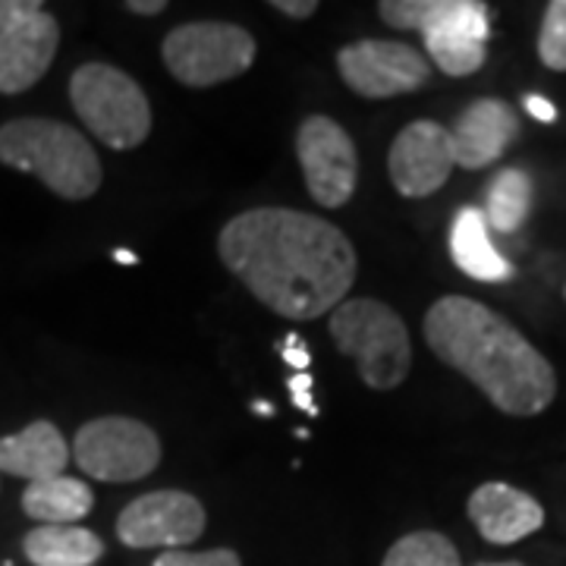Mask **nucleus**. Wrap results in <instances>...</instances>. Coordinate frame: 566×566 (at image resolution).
Masks as SVG:
<instances>
[{
	"instance_id": "obj_21",
	"label": "nucleus",
	"mask_w": 566,
	"mask_h": 566,
	"mask_svg": "<svg viewBox=\"0 0 566 566\" xmlns=\"http://www.w3.org/2000/svg\"><path fill=\"white\" fill-rule=\"evenodd\" d=\"M381 566H463V560L441 532H412L390 545Z\"/></svg>"
},
{
	"instance_id": "obj_31",
	"label": "nucleus",
	"mask_w": 566,
	"mask_h": 566,
	"mask_svg": "<svg viewBox=\"0 0 566 566\" xmlns=\"http://www.w3.org/2000/svg\"><path fill=\"white\" fill-rule=\"evenodd\" d=\"M255 412H262V416H271L274 409H271V403H255Z\"/></svg>"
},
{
	"instance_id": "obj_23",
	"label": "nucleus",
	"mask_w": 566,
	"mask_h": 566,
	"mask_svg": "<svg viewBox=\"0 0 566 566\" xmlns=\"http://www.w3.org/2000/svg\"><path fill=\"white\" fill-rule=\"evenodd\" d=\"M155 566H243L240 554L230 547H214V551H164Z\"/></svg>"
},
{
	"instance_id": "obj_26",
	"label": "nucleus",
	"mask_w": 566,
	"mask_h": 566,
	"mask_svg": "<svg viewBox=\"0 0 566 566\" xmlns=\"http://www.w3.org/2000/svg\"><path fill=\"white\" fill-rule=\"evenodd\" d=\"M271 7L281 10L283 17H290V20H308L312 13H318L315 0H274Z\"/></svg>"
},
{
	"instance_id": "obj_2",
	"label": "nucleus",
	"mask_w": 566,
	"mask_h": 566,
	"mask_svg": "<svg viewBox=\"0 0 566 566\" xmlns=\"http://www.w3.org/2000/svg\"><path fill=\"white\" fill-rule=\"evenodd\" d=\"M424 344L504 416H538L557 397L554 365L504 315L469 296H441L428 308Z\"/></svg>"
},
{
	"instance_id": "obj_15",
	"label": "nucleus",
	"mask_w": 566,
	"mask_h": 566,
	"mask_svg": "<svg viewBox=\"0 0 566 566\" xmlns=\"http://www.w3.org/2000/svg\"><path fill=\"white\" fill-rule=\"evenodd\" d=\"M469 520L479 528V535L491 545H516L526 535L545 526V510L542 504L504 482H488L479 485L469 497Z\"/></svg>"
},
{
	"instance_id": "obj_32",
	"label": "nucleus",
	"mask_w": 566,
	"mask_h": 566,
	"mask_svg": "<svg viewBox=\"0 0 566 566\" xmlns=\"http://www.w3.org/2000/svg\"><path fill=\"white\" fill-rule=\"evenodd\" d=\"M501 566H523V564H501Z\"/></svg>"
},
{
	"instance_id": "obj_27",
	"label": "nucleus",
	"mask_w": 566,
	"mask_h": 566,
	"mask_svg": "<svg viewBox=\"0 0 566 566\" xmlns=\"http://www.w3.org/2000/svg\"><path fill=\"white\" fill-rule=\"evenodd\" d=\"M283 359H286V365H293V368H300V371H305L308 368V353H305L303 340L296 337V334H290V337H283V346H281Z\"/></svg>"
},
{
	"instance_id": "obj_13",
	"label": "nucleus",
	"mask_w": 566,
	"mask_h": 566,
	"mask_svg": "<svg viewBox=\"0 0 566 566\" xmlns=\"http://www.w3.org/2000/svg\"><path fill=\"white\" fill-rule=\"evenodd\" d=\"M61 25L51 13H32L0 32V95H20L51 70Z\"/></svg>"
},
{
	"instance_id": "obj_16",
	"label": "nucleus",
	"mask_w": 566,
	"mask_h": 566,
	"mask_svg": "<svg viewBox=\"0 0 566 566\" xmlns=\"http://www.w3.org/2000/svg\"><path fill=\"white\" fill-rule=\"evenodd\" d=\"M70 463V447L63 441L61 428L48 419L25 424L20 434L0 438V472L44 482V479H57Z\"/></svg>"
},
{
	"instance_id": "obj_4",
	"label": "nucleus",
	"mask_w": 566,
	"mask_h": 566,
	"mask_svg": "<svg viewBox=\"0 0 566 566\" xmlns=\"http://www.w3.org/2000/svg\"><path fill=\"white\" fill-rule=\"evenodd\" d=\"M378 13L390 29L422 32L428 63L444 76H472L485 66L491 17L482 0H381Z\"/></svg>"
},
{
	"instance_id": "obj_22",
	"label": "nucleus",
	"mask_w": 566,
	"mask_h": 566,
	"mask_svg": "<svg viewBox=\"0 0 566 566\" xmlns=\"http://www.w3.org/2000/svg\"><path fill=\"white\" fill-rule=\"evenodd\" d=\"M538 57L547 70L566 73V0H551L538 29Z\"/></svg>"
},
{
	"instance_id": "obj_11",
	"label": "nucleus",
	"mask_w": 566,
	"mask_h": 566,
	"mask_svg": "<svg viewBox=\"0 0 566 566\" xmlns=\"http://www.w3.org/2000/svg\"><path fill=\"white\" fill-rule=\"evenodd\" d=\"M205 532V506L189 491H151L129 506L117 520V538L126 547H164L186 551Z\"/></svg>"
},
{
	"instance_id": "obj_25",
	"label": "nucleus",
	"mask_w": 566,
	"mask_h": 566,
	"mask_svg": "<svg viewBox=\"0 0 566 566\" xmlns=\"http://www.w3.org/2000/svg\"><path fill=\"white\" fill-rule=\"evenodd\" d=\"M312 375L308 371H300L296 378H290V390H293V403L300 406V409H305L308 416H318V406H315V400L308 397V390H312Z\"/></svg>"
},
{
	"instance_id": "obj_7",
	"label": "nucleus",
	"mask_w": 566,
	"mask_h": 566,
	"mask_svg": "<svg viewBox=\"0 0 566 566\" xmlns=\"http://www.w3.org/2000/svg\"><path fill=\"white\" fill-rule=\"evenodd\" d=\"M255 39L233 22H186L167 32L161 57L167 73L189 88H211L243 76L255 61Z\"/></svg>"
},
{
	"instance_id": "obj_17",
	"label": "nucleus",
	"mask_w": 566,
	"mask_h": 566,
	"mask_svg": "<svg viewBox=\"0 0 566 566\" xmlns=\"http://www.w3.org/2000/svg\"><path fill=\"white\" fill-rule=\"evenodd\" d=\"M450 255L457 268L469 274L472 281L497 283L513 274V268L504 262V255L491 245L488 221L479 208H463L453 227H450Z\"/></svg>"
},
{
	"instance_id": "obj_9",
	"label": "nucleus",
	"mask_w": 566,
	"mask_h": 566,
	"mask_svg": "<svg viewBox=\"0 0 566 566\" xmlns=\"http://www.w3.org/2000/svg\"><path fill=\"white\" fill-rule=\"evenodd\" d=\"M296 155L308 196L322 208H344L359 182L356 142L344 126L324 114H312L296 129Z\"/></svg>"
},
{
	"instance_id": "obj_12",
	"label": "nucleus",
	"mask_w": 566,
	"mask_h": 566,
	"mask_svg": "<svg viewBox=\"0 0 566 566\" xmlns=\"http://www.w3.org/2000/svg\"><path fill=\"white\" fill-rule=\"evenodd\" d=\"M457 167L450 129L434 120H416L390 145L387 174L403 199L434 196Z\"/></svg>"
},
{
	"instance_id": "obj_28",
	"label": "nucleus",
	"mask_w": 566,
	"mask_h": 566,
	"mask_svg": "<svg viewBox=\"0 0 566 566\" xmlns=\"http://www.w3.org/2000/svg\"><path fill=\"white\" fill-rule=\"evenodd\" d=\"M526 111L535 117V120L542 123H554L557 120V111H554V104L542 98V95H526Z\"/></svg>"
},
{
	"instance_id": "obj_1",
	"label": "nucleus",
	"mask_w": 566,
	"mask_h": 566,
	"mask_svg": "<svg viewBox=\"0 0 566 566\" xmlns=\"http://www.w3.org/2000/svg\"><path fill=\"white\" fill-rule=\"evenodd\" d=\"M218 252L259 303L293 322L331 315L359 271L344 230L296 208H249L237 214L223 223Z\"/></svg>"
},
{
	"instance_id": "obj_3",
	"label": "nucleus",
	"mask_w": 566,
	"mask_h": 566,
	"mask_svg": "<svg viewBox=\"0 0 566 566\" xmlns=\"http://www.w3.org/2000/svg\"><path fill=\"white\" fill-rule=\"evenodd\" d=\"M0 164L39 177L66 202L102 189V161L80 129L48 117H20L0 126Z\"/></svg>"
},
{
	"instance_id": "obj_18",
	"label": "nucleus",
	"mask_w": 566,
	"mask_h": 566,
	"mask_svg": "<svg viewBox=\"0 0 566 566\" xmlns=\"http://www.w3.org/2000/svg\"><path fill=\"white\" fill-rule=\"evenodd\" d=\"M20 504L22 513L32 516L41 526H73V523H80L82 516L92 513L95 494L80 479L57 475V479L32 482L22 491Z\"/></svg>"
},
{
	"instance_id": "obj_10",
	"label": "nucleus",
	"mask_w": 566,
	"mask_h": 566,
	"mask_svg": "<svg viewBox=\"0 0 566 566\" xmlns=\"http://www.w3.org/2000/svg\"><path fill=\"white\" fill-rule=\"evenodd\" d=\"M337 73L356 95L381 102L419 92L431 80V63L403 41L363 39L337 51Z\"/></svg>"
},
{
	"instance_id": "obj_20",
	"label": "nucleus",
	"mask_w": 566,
	"mask_h": 566,
	"mask_svg": "<svg viewBox=\"0 0 566 566\" xmlns=\"http://www.w3.org/2000/svg\"><path fill=\"white\" fill-rule=\"evenodd\" d=\"M532 211V180L520 167H504L488 186L485 221L497 233H516Z\"/></svg>"
},
{
	"instance_id": "obj_29",
	"label": "nucleus",
	"mask_w": 566,
	"mask_h": 566,
	"mask_svg": "<svg viewBox=\"0 0 566 566\" xmlns=\"http://www.w3.org/2000/svg\"><path fill=\"white\" fill-rule=\"evenodd\" d=\"M126 10L136 13V17H158V13L167 10V0H129Z\"/></svg>"
},
{
	"instance_id": "obj_24",
	"label": "nucleus",
	"mask_w": 566,
	"mask_h": 566,
	"mask_svg": "<svg viewBox=\"0 0 566 566\" xmlns=\"http://www.w3.org/2000/svg\"><path fill=\"white\" fill-rule=\"evenodd\" d=\"M41 10H44L41 0H0V32L10 29L13 22H20L22 17H32Z\"/></svg>"
},
{
	"instance_id": "obj_14",
	"label": "nucleus",
	"mask_w": 566,
	"mask_h": 566,
	"mask_svg": "<svg viewBox=\"0 0 566 566\" xmlns=\"http://www.w3.org/2000/svg\"><path fill=\"white\" fill-rule=\"evenodd\" d=\"M520 133H523V123L513 104H506L504 98L472 102L450 129L457 167L482 170L488 164L501 161L506 148L520 139Z\"/></svg>"
},
{
	"instance_id": "obj_33",
	"label": "nucleus",
	"mask_w": 566,
	"mask_h": 566,
	"mask_svg": "<svg viewBox=\"0 0 566 566\" xmlns=\"http://www.w3.org/2000/svg\"><path fill=\"white\" fill-rule=\"evenodd\" d=\"M564 300H566V286H564Z\"/></svg>"
},
{
	"instance_id": "obj_19",
	"label": "nucleus",
	"mask_w": 566,
	"mask_h": 566,
	"mask_svg": "<svg viewBox=\"0 0 566 566\" xmlns=\"http://www.w3.org/2000/svg\"><path fill=\"white\" fill-rule=\"evenodd\" d=\"M32 566H95L104 557V542L80 526H39L22 538Z\"/></svg>"
},
{
	"instance_id": "obj_6",
	"label": "nucleus",
	"mask_w": 566,
	"mask_h": 566,
	"mask_svg": "<svg viewBox=\"0 0 566 566\" xmlns=\"http://www.w3.org/2000/svg\"><path fill=\"white\" fill-rule=\"evenodd\" d=\"M70 102L85 129L114 151L139 148L151 133V104L139 82L111 63H82L70 76Z\"/></svg>"
},
{
	"instance_id": "obj_5",
	"label": "nucleus",
	"mask_w": 566,
	"mask_h": 566,
	"mask_svg": "<svg viewBox=\"0 0 566 566\" xmlns=\"http://www.w3.org/2000/svg\"><path fill=\"white\" fill-rule=\"evenodd\" d=\"M334 346L356 363L371 390H394L412 368V344L403 318L378 300H346L331 312Z\"/></svg>"
},
{
	"instance_id": "obj_30",
	"label": "nucleus",
	"mask_w": 566,
	"mask_h": 566,
	"mask_svg": "<svg viewBox=\"0 0 566 566\" xmlns=\"http://www.w3.org/2000/svg\"><path fill=\"white\" fill-rule=\"evenodd\" d=\"M114 262L133 268V264H139V255H136V252H129V249H117V252H114Z\"/></svg>"
},
{
	"instance_id": "obj_8",
	"label": "nucleus",
	"mask_w": 566,
	"mask_h": 566,
	"mask_svg": "<svg viewBox=\"0 0 566 566\" xmlns=\"http://www.w3.org/2000/svg\"><path fill=\"white\" fill-rule=\"evenodd\" d=\"M73 460L98 482H139L161 463V441L139 419L102 416L76 431Z\"/></svg>"
}]
</instances>
